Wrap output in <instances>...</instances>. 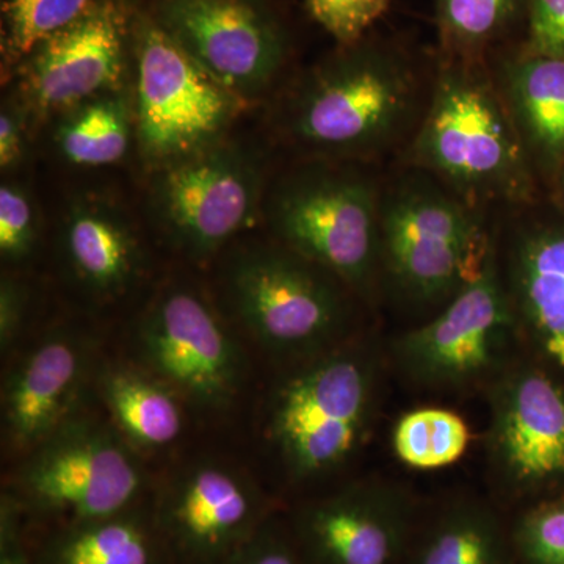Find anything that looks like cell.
<instances>
[{
	"mask_svg": "<svg viewBox=\"0 0 564 564\" xmlns=\"http://www.w3.org/2000/svg\"><path fill=\"white\" fill-rule=\"evenodd\" d=\"M388 356L351 340L300 362L274 391L269 437L293 481L344 469L372 434Z\"/></svg>",
	"mask_w": 564,
	"mask_h": 564,
	"instance_id": "obj_1",
	"label": "cell"
},
{
	"mask_svg": "<svg viewBox=\"0 0 564 564\" xmlns=\"http://www.w3.org/2000/svg\"><path fill=\"white\" fill-rule=\"evenodd\" d=\"M475 206L430 176L383 192L381 289L433 317L480 272L494 242Z\"/></svg>",
	"mask_w": 564,
	"mask_h": 564,
	"instance_id": "obj_2",
	"label": "cell"
},
{
	"mask_svg": "<svg viewBox=\"0 0 564 564\" xmlns=\"http://www.w3.org/2000/svg\"><path fill=\"white\" fill-rule=\"evenodd\" d=\"M415 80L397 52L358 41L311 70L289 111V133L325 161H364L391 147L413 115Z\"/></svg>",
	"mask_w": 564,
	"mask_h": 564,
	"instance_id": "obj_3",
	"label": "cell"
},
{
	"mask_svg": "<svg viewBox=\"0 0 564 564\" xmlns=\"http://www.w3.org/2000/svg\"><path fill=\"white\" fill-rule=\"evenodd\" d=\"M411 161L473 206L519 202L529 192L524 143L474 58L455 57L441 73Z\"/></svg>",
	"mask_w": 564,
	"mask_h": 564,
	"instance_id": "obj_4",
	"label": "cell"
},
{
	"mask_svg": "<svg viewBox=\"0 0 564 564\" xmlns=\"http://www.w3.org/2000/svg\"><path fill=\"white\" fill-rule=\"evenodd\" d=\"M383 192L369 173L339 161L307 163L280 181L265 203L278 242L310 259L372 304L381 289Z\"/></svg>",
	"mask_w": 564,
	"mask_h": 564,
	"instance_id": "obj_5",
	"label": "cell"
},
{
	"mask_svg": "<svg viewBox=\"0 0 564 564\" xmlns=\"http://www.w3.org/2000/svg\"><path fill=\"white\" fill-rule=\"evenodd\" d=\"M234 314L265 350L304 362L351 340V300L339 278L280 242L237 256L226 276Z\"/></svg>",
	"mask_w": 564,
	"mask_h": 564,
	"instance_id": "obj_6",
	"label": "cell"
},
{
	"mask_svg": "<svg viewBox=\"0 0 564 564\" xmlns=\"http://www.w3.org/2000/svg\"><path fill=\"white\" fill-rule=\"evenodd\" d=\"M519 345L494 243L466 288L440 313L399 334L386 356L389 367L415 389L464 393L486 391L519 358Z\"/></svg>",
	"mask_w": 564,
	"mask_h": 564,
	"instance_id": "obj_7",
	"label": "cell"
},
{
	"mask_svg": "<svg viewBox=\"0 0 564 564\" xmlns=\"http://www.w3.org/2000/svg\"><path fill=\"white\" fill-rule=\"evenodd\" d=\"M137 133L141 150L165 165L220 141L239 98L221 87L152 14L133 20Z\"/></svg>",
	"mask_w": 564,
	"mask_h": 564,
	"instance_id": "obj_8",
	"label": "cell"
},
{
	"mask_svg": "<svg viewBox=\"0 0 564 564\" xmlns=\"http://www.w3.org/2000/svg\"><path fill=\"white\" fill-rule=\"evenodd\" d=\"M13 484L18 502L73 525L126 513L141 470L117 429L73 417L25 455Z\"/></svg>",
	"mask_w": 564,
	"mask_h": 564,
	"instance_id": "obj_9",
	"label": "cell"
},
{
	"mask_svg": "<svg viewBox=\"0 0 564 564\" xmlns=\"http://www.w3.org/2000/svg\"><path fill=\"white\" fill-rule=\"evenodd\" d=\"M486 456L510 500L564 484V383L534 359H518L488 389Z\"/></svg>",
	"mask_w": 564,
	"mask_h": 564,
	"instance_id": "obj_10",
	"label": "cell"
},
{
	"mask_svg": "<svg viewBox=\"0 0 564 564\" xmlns=\"http://www.w3.org/2000/svg\"><path fill=\"white\" fill-rule=\"evenodd\" d=\"M262 202L261 166L243 148L223 141L165 165L155 187L159 220L196 259L247 229Z\"/></svg>",
	"mask_w": 564,
	"mask_h": 564,
	"instance_id": "obj_11",
	"label": "cell"
},
{
	"mask_svg": "<svg viewBox=\"0 0 564 564\" xmlns=\"http://www.w3.org/2000/svg\"><path fill=\"white\" fill-rule=\"evenodd\" d=\"M152 18L239 99L262 95L288 55V35L269 0H159Z\"/></svg>",
	"mask_w": 564,
	"mask_h": 564,
	"instance_id": "obj_12",
	"label": "cell"
},
{
	"mask_svg": "<svg viewBox=\"0 0 564 564\" xmlns=\"http://www.w3.org/2000/svg\"><path fill=\"white\" fill-rule=\"evenodd\" d=\"M139 347L151 372L196 406L225 410L239 392L242 352L210 304L191 289H169L151 304Z\"/></svg>",
	"mask_w": 564,
	"mask_h": 564,
	"instance_id": "obj_13",
	"label": "cell"
},
{
	"mask_svg": "<svg viewBox=\"0 0 564 564\" xmlns=\"http://www.w3.org/2000/svg\"><path fill=\"white\" fill-rule=\"evenodd\" d=\"M421 507L391 481H352L300 508L291 530L306 564H402Z\"/></svg>",
	"mask_w": 564,
	"mask_h": 564,
	"instance_id": "obj_14",
	"label": "cell"
},
{
	"mask_svg": "<svg viewBox=\"0 0 564 564\" xmlns=\"http://www.w3.org/2000/svg\"><path fill=\"white\" fill-rule=\"evenodd\" d=\"M133 20L122 0H98L22 62V82L41 111L70 110L120 84Z\"/></svg>",
	"mask_w": 564,
	"mask_h": 564,
	"instance_id": "obj_15",
	"label": "cell"
},
{
	"mask_svg": "<svg viewBox=\"0 0 564 564\" xmlns=\"http://www.w3.org/2000/svg\"><path fill=\"white\" fill-rule=\"evenodd\" d=\"M159 532L192 564H220L258 532L263 505L242 474L220 463L188 467L166 489L158 510Z\"/></svg>",
	"mask_w": 564,
	"mask_h": 564,
	"instance_id": "obj_16",
	"label": "cell"
},
{
	"mask_svg": "<svg viewBox=\"0 0 564 564\" xmlns=\"http://www.w3.org/2000/svg\"><path fill=\"white\" fill-rule=\"evenodd\" d=\"M497 258L522 347L564 377V221L527 223Z\"/></svg>",
	"mask_w": 564,
	"mask_h": 564,
	"instance_id": "obj_17",
	"label": "cell"
},
{
	"mask_svg": "<svg viewBox=\"0 0 564 564\" xmlns=\"http://www.w3.org/2000/svg\"><path fill=\"white\" fill-rule=\"evenodd\" d=\"M90 370L80 337L57 332L22 356L3 386V429L14 451L29 452L76 417Z\"/></svg>",
	"mask_w": 564,
	"mask_h": 564,
	"instance_id": "obj_18",
	"label": "cell"
},
{
	"mask_svg": "<svg viewBox=\"0 0 564 564\" xmlns=\"http://www.w3.org/2000/svg\"><path fill=\"white\" fill-rule=\"evenodd\" d=\"M402 564H521L511 525L497 507L456 497L421 507Z\"/></svg>",
	"mask_w": 564,
	"mask_h": 564,
	"instance_id": "obj_19",
	"label": "cell"
},
{
	"mask_svg": "<svg viewBox=\"0 0 564 564\" xmlns=\"http://www.w3.org/2000/svg\"><path fill=\"white\" fill-rule=\"evenodd\" d=\"M63 251L70 272L98 295L124 292L140 269L135 237L117 212L101 203H80L63 226Z\"/></svg>",
	"mask_w": 564,
	"mask_h": 564,
	"instance_id": "obj_20",
	"label": "cell"
},
{
	"mask_svg": "<svg viewBox=\"0 0 564 564\" xmlns=\"http://www.w3.org/2000/svg\"><path fill=\"white\" fill-rule=\"evenodd\" d=\"M507 107L527 154L545 166L564 162V61L527 51L505 66Z\"/></svg>",
	"mask_w": 564,
	"mask_h": 564,
	"instance_id": "obj_21",
	"label": "cell"
},
{
	"mask_svg": "<svg viewBox=\"0 0 564 564\" xmlns=\"http://www.w3.org/2000/svg\"><path fill=\"white\" fill-rule=\"evenodd\" d=\"M99 393L118 433L140 448L173 444L184 430L180 393L161 378L128 366L99 372Z\"/></svg>",
	"mask_w": 564,
	"mask_h": 564,
	"instance_id": "obj_22",
	"label": "cell"
},
{
	"mask_svg": "<svg viewBox=\"0 0 564 564\" xmlns=\"http://www.w3.org/2000/svg\"><path fill=\"white\" fill-rule=\"evenodd\" d=\"M43 564H159L150 529L121 513L69 525L47 547Z\"/></svg>",
	"mask_w": 564,
	"mask_h": 564,
	"instance_id": "obj_23",
	"label": "cell"
},
{
	"mask_svg": "<svg viewBox=\"0 0 564 564\" xmlns=\"http://www.w3.org/2000/svg\"><path fill=\"white\" fill-rule=\"evenodd\" d=\"M128 107L118 96L104 95L76 107L58 131V148L66 161L102 166L121 161L129 148Z\"/></svg>",
	"mask_w": 564,
	"mask_h": 564,
	"instance_id": "obj_24",
	"label": "cell"
},
{
	"mask_svg": "<svg viewBox=\"0 0 564 564\" xmlns=\"http://www.w3.org/2000/svg\"><path fill=\"white\" fill-rule=\"evenodd\" d=\"M469 441V429L462 415L445 408L408 411L392 430L393 454L419 470L441 469L458 462Z\"/></svg>",
	"mask_w": 564,
	"mask_h": 564,
	"instance_id": "obj_25",
	"label": "cell"
},
{
	"mask_svg": "<svg viewBox=\"0 0 564 564\" xmlns=\"http://www.w3.org/2000/svg\"><path fill=\"white\" fill-rule=\"evenodd\" d=\"M98 0H2V57L22 63L44 41L84 18Z\"/></svg>",
	"mask_w": 564,
	"mask_h": 564,
	"instance_id": "obj_26",
	"label": "cell"
},
{
	"mask_svg": "<svg viewBox=\"0 0 564 564\" xmlns=\"http://www.w3.org/2000/svg\"><path fill=\"white\" fill-rule=\"evenodd\" d=\"M521 0H436L437 25L445 50L474 58L505 31Z\"/></svg>",
	"mask_w": 564,
	"mask_h": 564,
	"instance_id": "obj_27",
	"label": "cell"
},
{
	"mask_svg": "<svg viewBox=\"0 0 564 564\" xmlns=\"http://www.w3.org/2000/svg\"><path fill=\"white\" fill-rule=\"evenodd\" d=\"M521 564H564V497L527 508L511 524Z\"/></svg>",
	"mask_w": 564,
	"mask_h": 564,
	"instance_id": "obj_28",
	"label": "cell"
},
{
	"mask_svg": "<svg viewBox=\"0 0 564 564\" xmlns=\"http://www.w3.org/2000/svg\"><path fill=\"white\" fill-rule=\"evenodd\" d=\"M391 0H306L314 20L340 46L364 40L388 10Z\"/></svg>",
	"mask_w": 564,
	"mask_h": 564,
	"instance_id": "obj_29",
	"label": "cell"
},
{
	"mask_svg": "<svg viewBox=\"0 0 564 564\" xmlns=\"http://www.w3.org/2000/svg\"><path fill=\"white\" fill-rule=\"evenodd\" d=\"M39 223L28 193L13 184L0 187V254L3 261L21 262L32 254Z\"/></svg>",
	"mask_w": 564,
	"mask_h": 564,
	"instance_id": "obj_30",
	"label": "cell"
},
{
	"mask_svg": "<svg viewBox=\"0 0 564 564\" xmlns=\"http://www.w3.org/2000/svg\"><path fill=\"white\" fill-rule=\"evenodd\" d=\"M220 564H306L292 530L263 524Z\"/></svg>",
	"mask_w": 564,
	"mask_h": 564,
	"instance_id": "obj_31",
	"label": "cell"
},
{
	"mask_svg": "<svg viewBox=\"0 0 564 564\" xmlns=\"http://www.w3.org/2000/svg\"><path fill=\"white\" fill-rule=\"evenodd\" d=\"M527 51L564 61V0H529Z\"/></svg>",
	"mask_w": 564,
	"mask_h": 564,
	"instance_id": "obj_32",
	"label": "cell"
},
{
	"mask_svg": "<svg viewBox=\"0 0 564 564\" xmlns=\"http://www.w3.org/2000/svg\"><path fill=\"white\" fill-rule=\"evenodd\" d=\"M29 296L24 285L3 276L0 282V348L10 352L24 328Z\"/></svg>",
	"mask_w": 564,
	"mask_h": 564,
	"instance_id": "obj_33",
	"label": "cell"
},
{
	"mask_svg": "<svg viewBox=\"0 0 564 564\" xmlns=\"http://www.w3.org/2000/svg\"><path fill=\"white\" fill-rule=\"evenodd\" d=\"M24 152V113L14 104H3L0 111V166L2 170H11L21 163Z\"/></svg>",
	"mask_w": 564,
	"mask_h": 564,
	"instance_id": "obj_34",
	"label": "cell"
},
{
	"mask_svg": "<svg viewBox=\"0 0 564 564\" xmlns=\"http://www.w3.org/2000/svg\"><path fill=\"white\" fill-rule=\"evenodd\" d=\"M13 500L7 499L2 503V552L0 564H31L22 554L18 534L14 532Z\"/></svg>",
	"mask_w": 564,
	"mask_h": 564,
	"instance_id": "obj_35",
	"label": "cell"
},
{
	"mask_svg": "<svg viewBox=\"0 0 564 564\" xmlns=\"http://www.w3.org/2000/svg\"><path fill=\"white\" fill-rule=\"evenodd\" d=\"M562 193H563V203H564V177H563V184H562Z\"/></svg>",
	"mask_w": 564,
	"mask_h": 564,
	"instance_id": "obj_36",
	"label": "cell"
}]
</instances>
